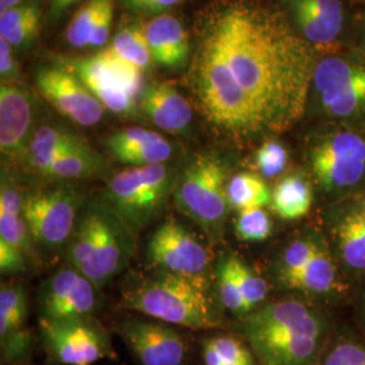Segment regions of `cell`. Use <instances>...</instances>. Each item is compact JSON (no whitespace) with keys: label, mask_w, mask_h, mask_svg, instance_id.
<instances>
[{"label":"cell","mask_w":365,"mask_h":365,"mask_svg":"<svg viewBox=\"0 0 365 365\" xmlns=\"http://www.w3.org/2000/svg\"><path fill=\"white\" fill-rule=\"evenodd\" d=\"M81 0H51V9H49V15L53 21L61 18L64 14L76 3Z\"/></svg>","instance_id":"cell-44"},{"label":"cell","mask_w":365,"mask_h":365,"mask_svg":"<svg viewBox=\"0 0 365 365\" xmlns=\"http://www.w3.org/2000/svg\"><path fill=\"white\" fill-rule=\"evenodd\" d=\"M294 3L315 15L334 38L339 37L344 22L342 4L339 0H294Z\"/></svg>","instance_id":"cell-37"},{"label":"cell","mask_w":365,"mask_h":365,"mask_svg":"<svg viewBox=\"0 0 365 365\" xmlns=\"http://www.w3.org/2000/svg\"><path fill=\"white\" fill-rule=\"evenodd\" d=\"M235 235L245 242H262L272 233V221L265 210L249 209L240 211L235 220Z\"/></svg>","instance_id":"cell-35"},{"label":"cell","mask_w":365,"mask_h":365,"mask_svg":"<svg viewBox=\"0 0 365 365\" xmlns=\"http://www.w3.org/2000/svg\"><path fill=\"white\" fill-rule=\"evenodd\" d=\"M287 149L277 141H265L256 152L255 164L264 178H274L287 165Z\"/></svg>","instance_id":"cell-38"},{"label":"cell","mask_w":365,"mask_h":365,"mask_svg":"<svg viewBox=\"0 0 365 365\" xmlns=\"http://www.w3.org/2000/svg\"><path fill=\"white\" fill-rule=\"evenodd\" d=\"M27 299L19 284H1L0 288V348L6 364L26 360L31 352L33 336L26 327Z\"/></svg>","instance_id":"cell-17"},{"label":"cell","mask_w":365,"mask_h":365,"mask_svg":"<svg viewBox=\"0 0 365 365\" xmlns=\"http://www.w3.org/2000/svg\"><path fill=\"white\" fill-rule=\"evenodd\" d=\"M107 170L105 158L84 141L56 158L39 178L49 182H68L101 178Z\"/></svg>","instance_id":"cell-23"},{"label":"cell","mask_w":365,"mask_h":365,"mask_svg":"<svg viewBox=\"0 0 365 365\" xmlns=\"http://www.w3.org/2000/svg\"><path fill=\"white\" fill-rule=\"evenodd\" d=\"M138 110L150 123L172 134L190 129L194 110L170 81H153L145 86L138 96Z\"/></svg>","instance_id":"cell-18"},{"label":"cell","mask_w":365,"mask_h":365,"mask_svg":"<svg viewBox=\"0 0 365 365\" xmlns=\"http://www.w3.org/2000/svg\"><path fill=\"white\" fill-rule=\"evenodd\" d=\"M215 282L218 299L230 313L245 317L247 309L242 298L240 284L237 280L232 255H226L220 259L215 267Z\"/></svg>","instance_id":"cell-31"},{"label":"cell","mask_w":365,"mask_h":365,"mask_svg":"<svg viewBox=\"0 0 365 365\" xmlns=\"http://www.w3.org/2000/svg\"><path fill=\"white\" fill-rule=\"evenodd\" d=\"M199 18L221 42L265 135L287 131L307 103L317 64L287 16L252 0H217Z\"/></svg>","instance_id":"cell-1"},{"label":"cell","mask_w":365,"mask_h":365,"mask_svg":"<svg viewBox=\"0 0 365 365\" xmlns=\"http://www.w3.org/2000/svg\"><path fill=\"white\" fill-rule=\"evenodd\" d=\"M178 178L165 164L126 168L110 179L101 196L138 233L165 211Z\"/></svg>","instance_id":"cell-7"},{"label":"cell","mask_w":365,"mask_h":365,"mask_svg":"<svg viewBox=\"0 0 365 365\" xmlns=\"http://www.w3.org/2000/svg\"><path fill=\"white\" fill-rule=\"evenodd\" d=\"M321 247V242L313 237H299L289 242L282 252L276 264L277 280L299 271Z\"/></svg>","instance_id":"cell-34"},{"label":"cell","mask_w":365,"mask_h":365,"mask_svg":"<svg viewBox=\"0 0 365 365\" xmlns=\"http://www.w3.org/2000/svg\"><path fill=\"white\" fill-rule=\"evenodd\" d=\"M0 78L1 83H18L22 71L14 56L13 46L0 37Z\"/></svg>","instance_id":"cell-42"},{"label":"cell","mask_w":365,"mask_h":365,"mask_svg":"<svg viewBox=\"0 0 365 365\" xmlns=\"http://www.w3.org/2000/svg\"><path fill=\"white\" fill-rule=\"evenodd\" d=\"M312 167L327 190L353 187L365 175V140L356 133L333 134L314 148Z\"/></svg>","instance_id":"cell-13"},{"label":"cell","mask_w":365,"mask_h":365,"mask_svg":"<svg viewBox=\"0 0 365 365\" xmlns=\"http://www.w3.org/2000/svg\"><path fill=\"white\" fill-rule=\"evenodd\" d=\"M114 18V0H102L101 11L98 15V21L92 33L90 46L101 48L107 43L111 33V25Z\"/></svg>","instance_id":"cell-41"},{"label":"cell","mask_w":365,"mask_h":365,"mask_svg":"<svg viewBox=\"0 0 365 365\" xmlns=\"http://www.w3.org/2000/svg\"><path fill=\"white\" fill-rule=\"evenodd\" d=\"M31 259L21 249L15 248L10 242L0 238V271L1 274H24L29 268Z\"/></svg>","instance_id":"cell-40"},{"label":"cell","mask_w":365,"mask_h":365,"mask_svg":"<svg viewBox=\"0 0 365 365\" xmlns=\"http://www.w3.org/2000/svg\"><path fill=\"white\" fill-rule=\"evenodd\" d=\"M184 0H122L131 11L145 15H161L165 10L182 3Z\"/></svg>","instance_id":"cell-43"},{"label":"cell","mask_w":365,"mask_h":365,"mask_svg":"<svg viewBox=\"0 0 365 365\" xmlns=\"http://www.w3.org/2000/svg\"><path fill=\"white\" fill-rule=\"evenodd\" d=\"M336 279V262L321 244L313 257L299 271L280 279L279 283L288 289H299L309 294H325L334 287Z\"/></svg>","instance_id":"cell-25"},{"label":"cell","mask_w":365,"mask_h":365,"mask_svg":"<svg viewBox=\"0 0 365 365\" xmlns=\"http://www.w3.org/2000/svg\"><path fill=\"white\" fill-rule=\"evenodd\" d=\"M98 54L102 57L106 66H108V69L111 71L113 76L117 78L118 83L125 90L130 92L131 95L138 98L144 88V86H143V72L144 71L140 66L122 58L120 56H118L117 53L113 52L108 48Z\"/></svg>","instance_id":"cell-36"},{"label":"cell","mask_w":365,"mask_h":365,"mask_svg":"<svg viewBox=\"0 0 365 365\" xmlns=\"http://www.w3.org/2000/svg\"><path fill=\"white\" fill-rule=\"evenodd\" d=\"M310 182L300 175H288L276 184L271 197V209L284 221L303 218L313 206Z\"/></svg>","instance_id":"cell-26"},{"label":"cell","mask_w":365,"mask_h":365,"mask_svg":"<svg viewBox=\"0 0 365 365\" xmlns=\"http://www.w3.org/2000/svg\"><path fill=\"white\" fill-rule=\"evenodd\" d=\"M84 141L86 140L78 133L64 126L42 125L37 128L31 138L25 165L39 178L56 158Z\"/></svg>","instance_id":"cell-24"},{"label":"cell","mask_w":365,"mask_h":365,"mask_svg":"<svg viewBox=\"0 0 365 365\" xmlns=\"http://www.w3.org/2000/svg\"><path fill=\"white\" fill-rule=\"evenodd\" d=\"M22 3L24 0H0V13H6Z\"/></svg>","instance_id":"cell-45"},{"label":"cell","mask_w":365,"mask_h":365,"mask_svg":"<svg viewBox=\"0 0 365 365\" xmlns=\"http://www.w3.org/2000/svg\"><path fill=\"white\" fill-rule=\"evenodd\" d=\"M41 9L37 1L22 3L6 13H0V37L14 51L27 49L38 37Z\"/></svg>","instance_id":"cell-27"},{"label":"cell","mask_w":365,"mask_h":365,"mask_svg":"<svg viewBox=\"0 0 365 365\" xmlns=\"http://www.w3.org/2000/svg\"><path fill=\"white\" fill-rule=\"evenodd\" d=\"M321 365H365V345L356 341H341L322 359Z\"/></svg>","instance_id":"cell-39"},{"label":"cell","mask_w":365,"mask_h":365,"mask_svg":"<svg viewBox=\"0 0 365 365\" xmlns=\"http://www.w3.org/2000/svg\"><path fill=\"white\" fill-rule=\"evenodd\" d=\"M135 235L102 196L88 197L64 248L66 264L103 287L130 264Z\"/></svg>","instance_id":"cell-5"},{"label":"cell","mask_w":365,"mask_h":365,"mask_svg":"<svg viewBox=\"0 0 365 365\" xmlns=\"http://www.w3.org/2000/svg\"><path fill=\"white\" fill-rule=\"evenodd\" d=\"M87 199L83 191L63 182L25 191V218L37 250H64Z\"/></svg>","instance_id":"cell-8"},{"label":"cell","mask_w":365,"mask_h":365,"mask_svg":"<svg viewBox=\"0 0 365 365\" xmlns=\"http://www.w3.org/2000/svg\"><path fill=\"white\" fill-rule=\"evenodd\" d=\"M240 330L262 365H318L327 324L300 300H279L245 315Z\"/></svg>","instance_id":"cell-3"},{"label":"cell","mask_w":365,"mask_h":365,"mask_svg":"<svg viewBox=\"0 0 365 365\" xmlns=\"http://www.w3.org/2000/svg\"><path fill=\"white\" fill-rule=\"evenodd\" d=\"M39 327L45 351L56 364L92 365L118 357L110 333L95 317L39 319Z\"/></svg>","instance_id":"cell-9"},{"label":"cell","mask_w":365,"mask_h":365,"mask_svg":"<svg viewBox=\"0 0 365 365\" xmlns=\"http://www.w3.org/2000/svg\"><path fill=\"white\" fill-rule=\"evenodd\" d=\"M106 145L113 157L128 168L165 164L173 155V146L165 137L140 126L111 134Z\"/></svg>","instance_id":"cell-19"},{"label":"cell","mask_w":365,"mask_h":365,"mask_svg":"<svg viewBox=\"0 0 365 365\" xmlns=\"http://www.w3.org/2000/svg\"><path fill=\"white\" fill-rule=\"evenodd\" d=\"M227 167L214 153L196 156L178 178L173 205L197 225L211 242L220 241L229 214Z\"/></svg>","instance_id":"cell-6"},{"label":"cell","mask_w":365,"mask_h":365,"mask_svg":"<svg viewBox=\"0 0 365 365\" xmlns=\"http://www.w3.org/2000/svg\"><path fill=\"white\" fill-rule=\"evenodd\" d=\"M227 202L230 209L240 212L244 210L260 209L271 203L272 191L257 173L241 172L227 182Z\"/></svg>","instance_id":"cell-28"},{"label":"cell","mask_w":365,"mask_h":365,"mask_svg":"<svg viewBox=\"0 0 365 365\" xmlns=\"http://www.w3.org/2000/svg\"><path fill=\"white\" fill-rule=\"evenodd\" d=\"M205 365H256L253 351L241 339L217 336L203 342Z\"/></svg>","instance_id":"cell-30"},{"label":"cell","mask_w":365,"mask_h":365,"mask_svg":"<svg viewBox=\"0 0 365 365\" xmlns=\"http://www.w3.org/2000/svg\"><path fill=\"white\" fill-rule=\"evenodd\" d=\"M120 307L173 327L210 330L222 325L209 276H182L156 269L123 289Z\"/></svg>","instance_id":"cell-4"},{"label":"cell","mask_w":365,"mask_h":365,"mask_svg":"<svg viewBox=\"0 0 365 365\" xmlns=\"http://www.w3.org/2000/svg\"><path fill=\"white\" fill-rule=\"evenodd\" d=\"M140 365H182L187 344L182 333L156 319L126 318L115 325Z\"/></svg>","instance_id":"cell-14"},{"label":"cell","mask_w":365,"mask_h":365,"mask_svg":"<svg viewBox=\"0 0 365 365\" xmlns=\"http://www.w3.org/2000/svg\"><path fill=\"white\" fill-rule=\"evenodd\" d=\"M153 63L164 68H180L190 56V37L182 22L170 14L155 16L145 25Z\"/></svg>","instance_id":"cell-21"},{"label":"cell","mask_w":365,"mask_h":365,"mask_svg":"<svg viewBox=\"0 0 365 365\" xmlns=\"http://www.w3.org/2000/svg\"><path fill=\"white\" fill-rule=\"evenodd\" d=\"M313 83L330 115L348 118L364 113V66L329 57L315 66Z\"/></svg>","instance_id":"cell-12"},{"label":"cell","mask_w":365,"mask_h":365,"mask_svg":"<svg viewBox=\"0 0 365 365\" xmlns=\"http://www.w3.org/2000/svg\"><path fill=\"white\" fill-rule=\"evenodd\" d=\"M25 191L16 184L9 170H3L0 184V238L25 252L31 261L38 250L30 235L24 211Z\"/></svg>","instance_id":"cell-20"},{"label":"cell","mask_w":365,"mask_h":365,"mask_svg":"<svg viewBox=\"0 0 365 365\" xmlns=\"http://www.w3.org/2000/svg\"><path fill=\"white\" fill-rule=\"evenodd\" d=\"M99 303V287L68 264L45 279L37 294L39 319L45 321L93 317Z\"/></svg>","instance_id":"cell-10"},{"label":"cell","mask_w":365,"mask_h":365,"mask_svg":"<svg viewBox=\"0 0 365 365\" xmlns=\"http://www.w3.org/2000/svg\"><path fill=\"white\" fill-rule=\"evenodd\" d=\"M101 6L102 0H88L72 16L66 30V38L71 46H90L92 33L101 11Z\"/></svg>","instance_id":"cell-32"},{"label":"cell","mask_w":365,"mask_h":365,"mask_svg":"<svg viewBox=\"0 0 365 365\" xmlns=\"http://www.w3.org/2000/svg\"><path fill=\"white\" fill-rule=\"evenodd\" d=\"M36 103L19 83L0 86V152L9 164H25L34 128Z\"/></svg>","instance_id":"cell-16"},{"label":"cell","mask_w":365,"mask_h":365,"mask_svg":"<svg viewBox=\"0 0 365 365\" xmlns=\"http://www.w3.org/2000/svg\"><path fill=\"white\" fill-rule=\"evenodd\" d=\"M36 84L51 105L78 126L91 128L105 115V107L86 84L64 66L39 69Z\"/></svg>","instance_id":"cell-15"},{"label":"cell","mask_w":365,"mask_h":365,"mask_svg":"<svg viewBox=\"0 0 365 365\" xmlns=\"http://www.w3.org/2000/svg\"><path fill=\"white\" fill-rule=\"evenodd\" d=\"M188 84L210 129L235 144H247L264 130L247 92L238 84L215 34L199 16Z\"/></svg>","instance_id":"cell-2"},{"label":"cell","mask_w":365,"mask_h":365,"mask_svg":"<svg viewBox=\"0 0 365 365\" xmlns=\"http://www.w3.org/2000/svg\"><path fill=\"white\" fill-rule=\"evenodd\" d=\"M333 237L344 262L365 271V200L342 209L333 223Z\"/></svg>","instance_id":"cell-22"},{"label":"cell","mask_w":365,"mask_h":365,"mask_svg":"<svg viewBox=\"0 0 365 365\" xmlns=\"http://www.w3.org/2000/svg\"><path fill=\"white\" fill-rule=\"evenodd\" d=\"M146 256L158 271L196 277H206L209 272V250L192 232L175 220L157 226L149 238Z\"/></svg>","instance_id":"cell-11"},{"label":"cell","mask_w":365,"mask_h":365,"mask_svg":"<svg viewBox=\"0 0 365 365\" xmlns=\"http://www.w3.org/2000/svg\"><path fill=\"white\" fill-rule=\"evenodd\" d=\"M232 260L248 315L259 309V304L267 298L268 283L256 274L241 257L232 253Z\"/></svg>","instance_id":"cell-33"},{"label":"cell","mask_w":365,"mask_h":365,"mask_svg":"<svg viewBox=\"0 0 365 365\" xmlns=\"http://www.w3.org/2000/svg\"><path fill=\"white\" fill-rule=\"evenodd\" d=\"M108 49L140 66L143 71L149 69L153 64L152 53L145 34V26L141 25L130 24L120 27Z\"/></svg>","instance_id":"cell-29"}]
</instances>
